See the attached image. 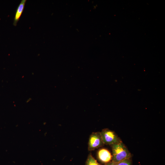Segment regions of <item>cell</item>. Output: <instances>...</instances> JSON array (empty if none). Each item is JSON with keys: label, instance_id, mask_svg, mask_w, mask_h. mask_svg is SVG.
<instances>
[{"label": "cell", "instance_id": "6da1fadb", "mask_svg": "<svg viewBox=\"0 0 165 165\" xmlns=\"http://www.w3.org/2000/svg\"><path fill=\"white\" fill-rule=\"evenodd\" d=\"M112 150V161L117 163L123 160L130 159L131 153L122 141L110 145Z\"/></svg>", "mask_w": 165, "mask_h": 165}, {"label": "cell", "instance_id": "277c9868", "mask_svg": "<svg viewBox=\"0 0 165 165\" xmlns=\"http://www.w3.org/2000/svg\"><path fill=\"white\" fill-rule=\"evenodd\" d=\"M99 160L102 163H107L112 160V156L110 152L107 149L102 148L99 149L97 153Z\"/></svg>", "mask_w": 165, "mask_h": 165}, {"label": "cell", "instance_id": "3957f363", "mask_svg": "<svg viewBox=\"0 0 165 165\" xmlns=\"http://www.w3.org/2000/svg\"><path fill=\"white\" fill-rule=\"evenodd\" d=\"M104 145L100 132H94L90 136L88 149L89 151H93L103 146Z\"/></svg>", "mask_w": 165, "mask_h": 165}, {"label": "cell", "instance_id": "5b68a950", "mask_svg": "<svg viewBox=\"0 0 165 165\" xmlns=\"http://www.w3.org/2000/svg\"><path fill=\"white\" fill-rule=\"evenodd\" d=\"M26 0H22L17 7L13 20V25L16 26L23 12Z\"/></svg>", "mask_w": 165, "mask_h": 165}, {"label": "cell", "instance_id": "7a4b0ae2", "mask_svg": "<svg viewBox=\"0 0 165 165\" xmlns=\"http://www.w3.org/2000/svg\"><path fill=\"white\" fill-rule=\"evenodd\" d=\"M100 133L104 145H111L122 141L114 131L108 129H103Z\"/></svg>", "mask_w": 165, "mask_h": 165}, {"label": "cell", "instance_id": "8992f818", "mask_svg": "<svg viewBox=\"0 0 165 165\" xmlns=\"http://www.w3.org/2000/svg\"><path fill=\"white\" fill-rule=\"evenodd\" d=\"M85 165H101L92 156L91 154L90 153L87 157L86 162Z\"/></svg>", "mask_w": 165, "mask_h": 165}, {"label": "cell", "instance_id": "52a82bcc", "mask_svg": "<svg viewBox=\"0 0 165 165\" xmlns=\"http://www.w3.org/2000/svg\"><path fill=\"white\" fill-rule=\"evenodd\" d=\"M132 161L130 159H127L121 161H120L117 163H116V165H131Z\"/></svg>", "mask_w": 165, "mask_h": 165}, {"label": "cell", "instance_id": "ba28073f", "mask_svg": "<svg viewBox=\"0 0 165 165\" xmlns=\"http://www.w3.org/2000/svg\"><path fill=\"white\" fill-rule=\"evenodd\" d=\"M105 165H116V163H115L112 161H111L108 163H106Z\"/></svg>", "mask_w": 165, "mask_h": 165}]
</instances>
